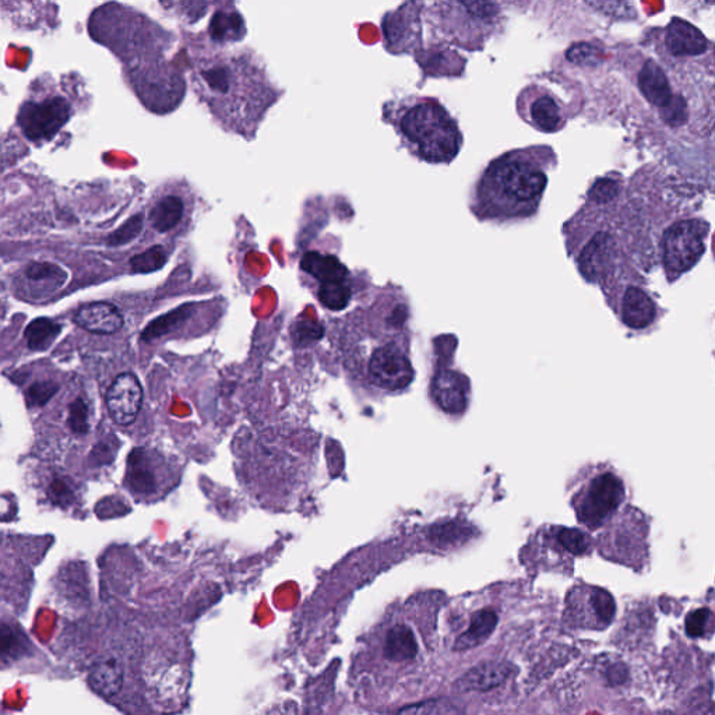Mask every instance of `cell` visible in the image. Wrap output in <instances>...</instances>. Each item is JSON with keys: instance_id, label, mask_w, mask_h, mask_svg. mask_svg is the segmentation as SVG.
I'll list each match as a JSON object with an SVG mask.
<instances>
[{"instance_id": "obj_16", "label": "cell", "mask_w": 715, "mask_h": 715, "mask_svg": "<svg viewBox=\"0 0 715 715\" xmlns=\"http://www.w3.org/2000/svg\"><path fill=\"white\" fill-rule=\"evenodd\" d=\"M143 404V389L133 373H122L109 386L107 407L115 424L128 426L136 421Z\"/></svg>"}, {"instance_id": "obj_35", "label": "cell", "mask_w": 715, "mask_h": 715, "mask_svg": "<svg viewBox=\"0 0 715 715\" xmlns=\"http://www.w3.org/2000/svg\"><path fill=\"white\" fill-rule=\"evenodd\" d=\"M17 639L9 628H0V654H10L17 647Z\"/></svg>"}, {"instance_id": "obj_15", "label": "cell", "mask_w": 715, "mask_h": 715, "mask_svg": "<svg viewBox=\"0 0 715 715\" xmlns=\"http://www.w3.org/2000/svg\"><path fill=\"white\" fill-rule=\"evenodd\" d=\"M70 104L65 98L27 102L20 109L19 123L24 135L33 142L51 140L68 123Z\"/></svg>"}, {"instance_id": "obj_18", "label": "cell", "mask_w": 715, "mask_h": 715, "mask_svg": "<svg viewBox=\"0 0 715 715\" xmlns=\"http://www.w3.org/2000/svg\"><path fill=\"white\" fill-rule=\"evenodd\" d=\"M513 665L506 661H485L468 669L457 679L454 688L459 692H489L505 683L512 676Z\"/></svg>"}, {"instance_id": "obj_3", "label": "cell", "mask_w": 715, "mask_h": 715, "mask_svg": "<svg viewBox=\"0 0 715 715\" xmlns=\"http://www.w3.org/2000/svg\"><path fill=\"white\" fill-rule=\"evenodd\" d=\"M347 348L352 371L368 385L385 392H400L414 380L407 350V331L401 329L378 302L351 315Z\"/></svg>"}, {"instance_id": "obj_29", "label": "cell", "mask_w": 715, "mask_h": 715, "mask_svg": "<svg viewBox=\"0 0 715 715\" xmlns=\"http://www.w3.org/2000/svg\"><path fill=\"white\" fill-rule=\"evenodd\" d=\"M48 496L54 505L68 507L76 500L75 485L69 479L55 477L48 486Z\"/></svg>"}, {"instance_id": "obj_22", "label": "cell", "mask_w": 715, "mask_h": 715, "mask_svg": "<svg viewBox=\"0 0 715 715\" xmlns=\"http://www.w3.org/2000/svg\"><path fill=\"white\" fill-rule=\"evenodd\" d=\"M90 685L102 696H114L123 685V668L116 658H104L90 672Z\"/></svg>"}, {"instance_id": "obj_21", "label": "cell", "mask_w": 715, "mask_h": 715, "mask_svg": "<svg viewBox=\"0 0 715 715\" xmlns=\"http://www.w3.org/2000/svg\"><path fill=\"white\" fill-rule=\"evenodd\" d=\"M496 626H498L496 612L489 608L481 609L471 618L470 628L456 640L454 650H473V648L481 646L495 632Z\"/></svg>"}, {"instance_id": "obj_2", "label": "cell", "mask_w": 715, "mask_h": 715, "mask_svg": "<svg viewBox=\"0 0 715 715\" xmlns=\"http://www.w3.org/2000/svg\"><path fill=\"white\" fill-rule=\"evenodd\" d=\"M558 164V154L549 144L506 151L482 169L471 186L468 209L481 223L530 220L540 211L549 172Z\"/></svg>"}, {"instance_id": "obj_8", "label": "cell", "mask_w": 715, "mask_h": 715, "mask_svg": "<svg viewBox=\"0 0 715 715\" xmlns=\"http://www.w3.org/2000/svg\"><path fill=\"white\" fill-rule=\"evenodd\" d=\"M710 223L702 217H683L668 225L658 239V257L668 283H675L700 263L707 250Z\"/></svg>"}, {"instance_id": "obj_33", "label": "cell", "mask_w": 715, "mask_h": 715, "mask_svg": "<svg viewBox=\"0 0 715 715\" xmlns=\"http://www.w3.org/2000/svg\"><path fill=\"white\" fill-rule=\"evenodd\" d=\"M711 618H713V614H711L710 609L707 608H700L690 612L688 618H686V633H688L690 637H702L706 635Z\"/></svg>"}, {"instance_id": "obj_23", "label": "cell", "mask_w": 715, "mask_h": 715, "mask_svg": "<svg viewBox=\"0 0 715 715\" xmlns=\"http://www.w3.org/2000/svg\"><path fill=\"white\" fill-rule=\"evenodd\" d=\"M418 654V644L414 633L408 626H394L387 633L385 655L387 660L404 662L414 660Z\"/></svg>"}, {"instance_id": "obj_31", "label": "cell", "mask_w": 715, "mask_h": 715, "mask_svg": "<svg viewBox=\"0 0 715 715\" xmlns=\"http://www.w3.org/2000/svg\"><path fill=\"white\" fill-rule=\"evenodd\" d=\"M58 389L59 386L55 382H49V380L35 382L34 385L28 387L26 393L27 403L30 407H44L55 396Z\"/></svg>"}, {"instance_id": "obj_5", "label": "cell", "mask_w": 715, "mask_h": 715, "mask_svg": "<svg viewBox=\"0 0 715 715\" xmlns=\"http://www.w3.org/2000/svg\"><path fill=\"white\" fill-rule=\"evenodd\" d=\"M641 58L637 63L636 87L640 97L672 132H683L693 122V100L682 90L683 79L706 75V65H682L665 59Z\"/></svg>"}, {"instance_id": "obj_12", "label": "cell", "mask_w": 715, "mask_h": 715, "mask_svg": "<svg viewBox=\"0 0 715 715\" xmlns=\"http://www.w3.org/2000/svg\"><path fill=\"white\" fill-rule=\"evenodd\" d=\"M301 270L318 284L320 304L330 311L347 308L352 298L350 271L336 256L308 252L301 262Z\"/></svg>"}, {"instance_id": "obj_1", "label": "cell", "mask_w": 715, "mask_h": 715, "mask_svg": "<svg viewBox=\"0 0 715 715\" xmlns=\"http://www.w3.org/2000/svg\"><path fill=\"white\" fill-rule=\"evenodd\" d=\"M189 62L193 91L214 121L225 132L255 139L267 111L283 94L262 59L248 48L193 38Z\"/></svg>"}, {"instance_id": "obj_30", "label": "cell", "mask_w": 715, "mask_h": 715, "mask_svg": "<svg viewBox=\"0 0 715 715\" xmlns=\"http://www.w3.org/2000/svg\"><path fill=\"white\" fill-rule=\"evenodd\" d=\"M143 216L129 218L125 224L121 225L115 232H112L107 239L109 246H122L132 242L143 230Z\"/></svg>"}, {"instance_id": "obj_36", "label": "cell", "mask_w": 715, "mask_h": 715, "mask_svg": "<svg viewBox=\"0 0 715 715\" xmlns=\"http://www.w3.org/2000/svg\"><path fill=\"white\" fill-rule=\"evenodd\" d=\"M266 715H294V711H292L291 707H278V709H273Z\"/></svg>"}, {"instance_id": "obj_27", "label": "cell", "mask_w": 715, "mask_h": 715, "mask_svg": "<svg viewBox=\"0 0 715 715\" xmlns=\"http://www.w3.org/2000/svg\"><path fill=\"white\" fill-rule=\"evenodd\" d=\"M397 715H460V711L450 700L431 699L403 707Z\"/></svg>"}, {"instance_id": "obj_13", "label": "cell", "mask_w": 715, "mask_h": 715, "mask_svg": "<svg viewBox=\"0 0 715 715\" xmlns=\"http://www.w3.org/2000/svg\"><path fill=\"white\" fill-rule=\"evenodd\" d=\"M195 197L188 183L179 182L178 189H171L158 197L149 213L151 228L160 235L178 234L182 237L192 223Z\"/></svg>"}, {"instance_id": "obj_24", "label": "cell", "mask_w": 715, "mask_h": 715, "mask_svg": "<svg viewBox=\"0 0 715 715\" xmlns=\"http://www.w3.org/2000/svg\"><path fill=\"white\" fill-rule=\"evenodd\" d=\"M62 326L48 318H38L28 324L26 333L27 345L30 350L41 352L48 350L61 334Z\"/></svg>"}, {"instance_id": "obj_25", "label": "cell", "mask_w": 715, "mask_h": 715, "mask_svg": "<svg viewBox=\"0 0 715 715\" xmlns=\"http://www.w3.org/2000/svg\"><path fill=\"white\" fill-rule=\"evenodd\" d=\"M583 593L587 604L590 605L591 611H593L595 623L601 628L608 626L614 619L616 609L612 595L608 591L595 587L587 588V590H583Z\"/></svg>"}, {"instance_id": "obj_17", "label": "cell", "mask_w": 715, "mask_h": 715, "mask_svg": "<svg viewBox=\"0 0 715 715\" xmlns=\"http://www.w3.org/2000/svg\"><path fill=\"white\" fill-rule=\"evenodd\" d=\"M468 380L452 369H440L432 380V396L440 410L447 414L459 415L466 411L468 404Z\"/></svg>"}, {"instance_id": "obj_7", "label": "cell", "mask_w": 715, "mask_h": 715, "mask_svg": "<svg viewBox=\"0 0 715 715\" xmlns=\"http://www.w3.org/2000/svg\"><path fill=\"white\" fill-rule=\"evenodd\" d=\"M426 20L439 40L474 52L484 49L500 30L503 10L493 2H436L429 7Z\"/></svg>"}, {"instance_id": "obj_14", "label": "cell", "mask_w": 715, "mask_h": 715, "mask_svg": "<svg viewBox=\"0 0 715 715\" xmlns=\"http://www.w3.org/2000/svg\"><path fill=\"white\" fill-rule=\"evenodd\" d=\"M151 699L161 711L181 709L188 699L190 674L182 662L161 660L149 669Z\"/></svg>"}, {"instance_id": "obj_28", "label": "cell", "mask_w": 715, "mask_h": 715, "mask_svg": "<svg viewBox=\"0 0 715 715\" xmlns=\"http://www.w3.org/2000/svg\"><path fill=\"white\" fill-rule=\"evenodd\" d=\"M168 260L167 250L161 245L153 246L146 252L140 253L132 257L130 266L135 273H151V271L160 270Z\"/></svg>"}, {"instance_id": "obj_6", "label": "cell", "mask_w": 715, "mask_h": 715, "mask_svg": "<svg viewBox=\"0 0 715 715\" xmlns=\"http://www.w3.org/2000/svg\"><path fill=\"white\" fill-rule=\"evenodd\" d=\"M583 90L577 81L545 72L535 77L517 95V114L538 132L554 133L566 128L583 111Z\"/></svg>"}, {"instance_id": "obj_20", "label": "cell", "mask_w": 715, "mask_h": 715, "mask_svg": "<svg viewBox=\"0 0 715 715\" xmlns=\"http://www.w3.org/2000/svg\"><path fill=\"white\" fill-rule=\"evenodd\" d=\"M81 329L94 334H114L125 324L123 315L115 305L108 302H94L81 306L75 316Z\"/></svg>"}, {"instance_id": "obj_34", "label": "cell", "mask_w": 715, "mask_h": 715, "mask_svg": "<svg viewBox=\"0 0 715 715\" xmlns=\"http://www.w3.org/2000/svg\"><path fill=\"white\" fill-rule=\"evenodd\" d=\"M111 460V449H109L105 440H102V442L94 447L93 452H91V464H93V466H95V464H97V466H104L105 463H109Z\"/></svg>"}, {"instance_id": "obj_10", "label": "cell", "mask_w": 715, "mask_h": 715, "mask_svg": "<svg viewBox=\"0 0 715 715\" xmlns=\"http://www.w3.org/2000/svg\"><path fill=\"white\" fill-rule=\"evenodd\" d=\"M626 498L622 478L607 468H591L580 478L572 505L584 527L597 530L612 520Z\"/></svg>"}, {"instance_id": "obj_4", "label": "cell", "mask_w": 715, "mask_h": 715, "mask_svg": "<svg viewBox=\"0 0 715 715\" xmlns=\"http://www.w3.org/2000/svg\"><path fill=\"white\" fill-rule=\"evenodd\" d=\"M385 121L412 157L426 164H452L463 149L459 122L435 97L408 95L387 102Z\"/></svg>"}, {"instance_id": "obj_19", "label": "cell", "mask_w": 715, "mask_h": 715, "mask_svg": "<svg viewBox=\"0 0 715 715\" xmlns=\"http://www.w3.org/2000/svg\"><path fill=\"white\" fill-rule=\"evenodd\" d=\"M157 457L144 449L130 453L126 482L136 495L150 496L157 493L161 478L158 477Z\"/></svg>"}, {"instance_id": "obj_9", "label": "cell", "mask_w": 715, "mask_h": 715, "mask_svg": "<svg viewBox=\"0 0 715 715\" xmlns=\"http://www.w3.org/2000/svg\"><path fill=\"white\" fill-rule=\"evenodd\" d=\"M600 284L608 304L614 306V311L629 329H647L658 319L660 308L657 302L647 290L639 271L630 267L628 260L619 263Z\"/></svg>"}, {"instance_id": "obj_11", "label": "cell", "mask_w": 715, "mask_h": 715, "mask_svg": "<svg viewBox=\"0 0 715 715\" xmlns=\"http://www.w3.org/2000/svg\"><path fill=\"white\" fill-rule=\"evenodd\" d=\"M650 37L658 45V58L682 65H714L713 42L681 17H672L667 26L654 28Z\"/></svg>"}, {"instance_id": "obj_32", "label": "cell", "mask_w": 715, "mask_h": 715, "mask_svg": "<svg viewBox=\"0 0 715 715\" xmlns=\"http://www.w3.org/2000/svg\"><path fill=\"white\" fill-rule=\"evenodd\" d=\"M68 425L70 431L79 436L86 435L88 429H90V425H88L87 404L84 403L81 398H76V400L69 405Z\"/></svg>"}, {"instance_id": "obj_26", "label": "cell", "mask_w": 715, "mask_h": 715, "mask_svg": "<svg viewBox=\"0 0 715 715\" xmlns=\"http://www.w3.org/2000/svg\"><path fill=\"white\" fill-rule=\"evenodd\" d=\"M26 276L33 284H49L52 290L65 283L66 273L51 263H33L27 267Z\"/></svg>"}]
</instances>
